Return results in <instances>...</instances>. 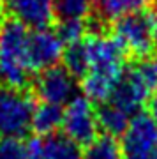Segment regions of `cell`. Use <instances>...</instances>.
Listing matches in <instances>:
<instances>
[{"instance_id":"8fae6325","label":"cell","mask_w":157,"mask_h":159,"mask_svg":"<svg viewBox=\"0 0 157 159\" xmlns=\"http://www.w3.org/2000/svg\"><path fill=\"white\" fill-rule=\"evenodd\" d=\"M41 159H83L79 145L65 134H50L39 140Z\"/></svg>"},{"instance_id":"ba28073f","label":"cell","mask_w":157,"mask_h":159,"mask_svg":"<svg viewBox=\"0 0 157 159\" xmlns=\"http://www.w3.org/2000/svg\"><path fill=\"white\" fill-rule=\"evenodd\" d=\"M65 43L62 41L56 29L43 27L34 29L30 32V43H28V57L32 71H44L48 67H53L58 64V60L64 55Z\"/></svg>"},{"instance_id":"7402d4cb","label":"cell","mask_w":157,"mask_h":159,"mask_svg":"<svg viewBox=\"0 0 157 159\" xmlns=\"http://www.w3.org/2000/svg\"><path fill=\"white\" fill-rule=\"evenodd\" d=\"M94 2H97V0H94Z\"/></svg>"},{"instance_id":"52a82bcc","label":"cell","mask_w":157,"mask_h":159,"mask_svg":"<svg viewBox=\"0 0 157 159\" xmlns=\"http://www.w3.org/2000/svg\"><path fill=\"white\" fill-rule=\"evenodd\" d=\"M34 90L43 102L64 106L78 96L76 76H73L64 66H53L39 73L35 78Z\"/></svg>"},{"instance_id":"4fadbf2b","label":"cell","mask_w":157,"mask_h":159,"mask_svg":"<svg viewBox=\"0 0 157 159\" xmlns=\"http://www.w3.org/2000/svg\"><path fill=\"white\" fill-rule=\"evenodd\" d=\"M97 120H99V127L106 134L118 136V134H123V131L127 129L132 117L125 113L123 110H120L118 106L111 104L110 101H106V104L97 111Z\"/></svg>"},{"instance_id":"2e32d148","label":"cell","mask_w":157,"mask_h":159,"mask_svg":"<svg viewBox=\"0 0 157 159\" xmlns=\"http://www.w3.org/2000/svg\"><path fill=\"white\" fill-rule=\"evenodd\" d=\"M94 0H55L53 11L58 21H88Z\"/></svg>"},{"instance_id":"ac0fdd59","label":"cell","mask_w":157,"mask_h":159,"mask_svg":"<svg viewBox=\"0 0 157 159\" xmlns=\"http://www.w3.org/2000/svg\"><path fill=\"white\" fill-rule=\"evenodd\" d=\"M83 159H122V147L117 143L115 136H96L87 145Z\"/></svg>"},{"instance_id":"9a60e30c","label":"cell","mask_w":157,"mask_h":159,"mask_svg":"<svg viewBox=\"0 0 157 159\" xmlns=\"http://www.w3.org/2000/svg\"><path fill=\"white\" fill-rule=\"evenodd\" d=\"M152 0H97V11L102 20H117L129 12L143 11Z\"/></svg>"},{"instance_id":"ffe728a7","label":"cell","mask_w":157,"mask_h":159,"mask_svg":"<svg viewBox=\"0 0 157 159\" xmlns=\"http://www.w3.org/2000/svg\"><path fill=\"white\" fill-rule=\"evenodd\" d=\"M87 27H88V21H58L56 32L60 34L65 44H71L87 37V30H88Z\"/></svg>"},{"instance_id":"3957f363","label":"cell","mask_w":157,"mask_h":159,"mask_svg":"<svg viewBox=\"0 0 157 159\" xmlns=\"http://www.w3.org/2000/svg\"><path fill=\"white\" fill-rule=\"evenodd\" d=\"M113 37L125 53L143 58L157 50V20L150 11H136L113 20Z\"/></svg>"},{"instance_id":"5b68a950","label":"cell","mask_w":157,"mask_h":159,"mask_svg":"<svg viewBox=\"0 0 157 159\" xmlns=\"http://www.w3.org/2000/svg\"><path fill=\"white\" fill-rule=\"evenodd\" d=\"M122 136V159H157V122L148 113H136Z\"/></svg>"},{"instance_id":"8992f818","label":"cell","mask_w":157,"mask_h":159,"mask_svg":"<svg viewBox=\"0 0 157 159\" xmlns=\"http://www.w3.org/2000/svg\"><path fill=\"white\" fill-rule=\"evenodd\" d=\"M97 111L94 110V104L88 97L76 96L65 104L62 129L67 138L78 145H88L97 136Z\"/></svg>"},{"instance_id":"7a4b0ae2","label":"cell","mask_w":157,"mask_h":159,"mask_svg":"<svg viewBox=\"0 0 157 159\" xmlns=\"http://www.w3.org/2000/svg\"><path fill=\"white\" fill-rule=\"evenodd\" d=\"M30 32L16 20L0 23V85L25 89L28 83L34 73L28 57Z\"/></svg>"},{"instance_id":"44dd1931","label":"cell","mask_w":157,"mask_h":159,"mask_svg":"<svg viewBox=\"0 0 157 159\" xmlns=\"http://www.w3.org/2000/svg\"><path fill=\"white\" fill-rule=\"evenodd\" d=\"M148 115L157 122V92L148 99Z\"/></svg>"},{"instance_id":"9c48e42d","label":"cell","mask_w":157,"mask_h":159,"mask_svg":"<svg viewBox=\"0 0 157 159\" xmlns=\"http://www.w3.org/2000/svg\"><path fill=\"white\" fill-rule=\"evenodd\" d=\"M0 4L12 16V20L27 25L28 29L48 27L55 18V0H0Z\"/></svg>"},{"instance_id":"277c9868","label":"cell","mask_w":157,"mask_h":159,"mask_svg":"<svg viewBox=\"0 0 157 159\" xmlns=\"http://www.w3.org/2000/svg\"><path fill=\"white\" fill-rule=\"evenodd\" d=\"M34 101L23 89L0 85V136L25 138L32 129Z\"/></svg>"},{"instance_id":"6da1fadb","label":"cell","mask_w":157,"mask_h":159,"mask_svg":"<svg viewBox=\"0 0 157 159\" xmlns=\"http://www.w3.org/2000/svg\"><path fill=\"white\" fill-rule=\"evenodd\" d=\"M88 53V71L81 78L85 97L94 102L108 101L123 74L125 51L113 35L101 32L85 37Z\"/></svg>"},{"instance_id":"7c38bea8","label":"cell","mask_w":157,"mask_h":159,"mask_svg":"<svg viewBox=\"0 0 157 159\" xmlns=\"http://www.w3.org/2000/svg\"><path fill=\"white\" fill-rule=\"evenodd\" d=\"M62 120H64L62 106L51 102H41L32 115V129L43 136H50L62 127Z\"/></svg>"},{"instance_id":"d6986e66","label":"cell","mask_w":157,"mask_h":159,"mask_svg":"<svg viewBox=\"0 0 157 159\" xmlns=\"http://www.w3.org/2000/svg\"><path fill=\"white\" fill-rule=\"evenodd\" d=\"M131 69L134 71L136 76L141 80V83L154 96L157 92V55H148V57L138 58V62L132 64Z\"/></svg>"},{"instance_id":"e0dca14e","label":"cell","mask_w":157,"mask_h":159,"mask_svg":"<svg viewBox=\"0 0 157 159\" xmlns=\"http://www.w3.org/2000/svg\"><path fill=\"white\" fill-rule=\"evenodd\" d=\"M62 60H64V67L67 69L73 76L83 78L85 73L88 71V53H87L85 39L71 43V44H65Z\"/></svg>"},{"instance_id":"30bf717a","label":"cell","mask_w":157,"mask_h":159,"mask_svg":"<svg viewBox=\"0 0 157 159\" xmlns=\"http://www.w3.org/2000/svg\"><path fill=\"white\" fill-rule=\"evenodd\" d=\"M150 97H152L150 90L141 83V80L129 67L127 71H123L118 85L115 87V90H113L111 97L108 101L111 104H115V106H118L120 110H123L125 113H129L131 117H134L138 113V110Z\"/></svg>"},{"instance_id":"5bb4252c","label":"cell","mask_w":157,"mask_h":159,"mask_svg":"<svg viewBox=\"0 0 157 159\" xmlns=\"http://www.w3.org/2000/svg\"><path fill=\"white\" fill-rule=\"evenodd\" d=\"M0 159H41L39 140L4 138L0 142Z\"/></svg>"}]
</instances>
